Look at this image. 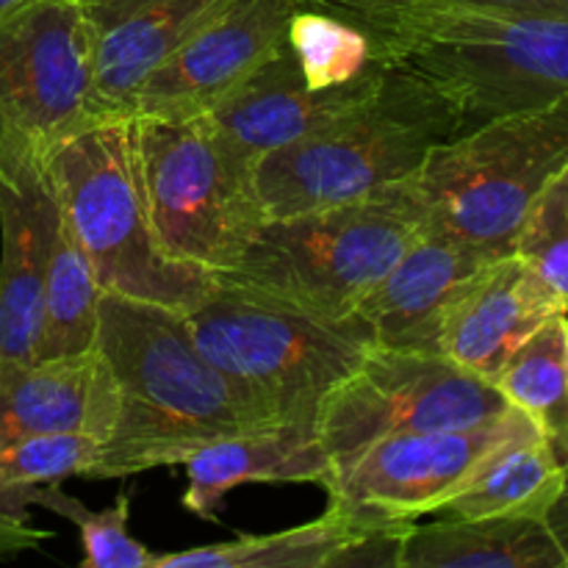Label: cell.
I'll return each mask as SVG.
<instances>
[{"instance_id": "d6a6232c", "label": "cell", "mask_w": 568, "mask_h": 568, "mask_svg": "<svg viewBox=\"0 0 568 568\" xmlns=\"http://www.w3.org/2000/svg\"><path fill=\"white\" fill-rule=\"evenodd\" d=\"M566 369H568V322H566Z\"/></svg>"}, {"instance_id": "8992f818", "label": "cell", "mask_w": 568, "mask_h": 568, "mask_svg": "<svg viewBox=\"0 0 568 568\" xmlns=\"http://www.w3.org/2000/svg\"><path fill=\"white\" fill-rule=\"evenodd\" d=\"M568 164V98L488 116L430 150L414 186L425 225L514 253L527 211Z\"/></svg>"}, {"instance_id": "7402d4cb", "label": "cell", "mask_w": 568, "mask_h": 568, "mask_svg": "<svg viewBox=\"0 0 568 568\" xmlns=\"http://www.w3.org/2000/svg\"><path fill=\"white\" fill-rule=\"evenodd\" d=\"M381 521L388 519L355 514L331 503V508L308 525L266 536H239L233 541L183 552L153 555V568H327V560L344 541Z\"/></svg>"}, {"instance_id": "5b68a950", "label": "cell", "mask_w": 568, "mask_h": 568, "mask_svg": "<svg viewBox=\"0 0 568 568\" xmlns=\"http://www.w3.org/2000/svg\"><path fill=\"white\" fill-rule=\"evenodd\" d=\"M186 320L211 364L281 425L316 422L322 399L375 347L355 316L325 320L225 281Z\"/></svg>"}, {"instance_id": "cb8c5ba5", "label": "cell", "mask_w": 568, "mask_h": 568, "mask_svg": "<svg viewBox=\"0 0 568 568\" xmlns=\"http://www.w3.org/2000/svg\"><path fill=\"white\" fill-rule=\"evenodd\" d=\"M566 322L555 316L538 327L508 358L494 386L514 408L525 410L552 442L560 460H568V369Z\"/></svg>"}, {"instance_id": "52a82bcc", "label": "cell", "mask_w": 568, "mask_h": 568, "mask_svg": "<svg viewBox=\"0 0 568 568\" xmlns=\"http://www.w3.org/2000/svg\"><path fill=\"white\" fill-rule=\"evenodd\" d=\"M369 33L383 59L436 83L464 128L568 98V17L433 14Z\"/></svg>"}, {"instance_id": "9a60e30c", "label": "cell", "mask_w": 568, "mask_h": 568, "mask_svg": "<svg viewBox=\"0 0 568 568\" xmlns=\"http://www.w3.org/2000/svg\"><path fill=\"white\" fill-rule=\"evenodd\" d=\"M564 314L519 255H503L469 277L444 311L438 353L494 383L538 327Z\"/></svg>"}, {"instance_id": "d6986e66", "label": "cell", "mask_w": 568, "mask_h": 568, "mask_svg": "<svg viewBox=\"0 0 568 568\" xmlns=\"http://www.w3.org/2000/svg\"><path fill=\"white\" fill-rule=\"evenodd\" d=\"M55 200L44 172L0 183V361H37Z\"/></svg>"}, {"instance_id": "4316f807", "label": "cell", "mask_w": 568, "mask_h": 568, "mask_svg": "<svg viewBox=\"0 0 568 568\" xmlns=\"http://www.w3.org/2000/svg\"><path fill=\"white\" fill-rule=\"evenodd\" d=\"M103 442L89 433H44L0 444V503L20 510V494L67 477H92Z\"/></svg>"}, {"instance_id": "44dd1931", "label": "cell", "mask_w": 568, "mask_h": 568, "mask_svg": "<svg viewBox=\"0 0 568 568\" xmlns=\"http://www.w3.org/2000/svg\"><path fill=\"white\" fill-rule=\"evenodd\" d=\"M399 568H566L544 519H460L438 516L410 525Z\"/></svg>"}, {"instance_id": "6da1fadb", "label": "cell", "mask_w": 568, "mask_h": 568, "mask_svg": "<svg viewBox=\"0 0 568 568\" xmlns=\"http://www.w3.org/2000/svg\"><path fill=\"white\" fill-rule=\"evenodd\" d=\"M94 347L120 397L98 480L183 464L205 444L281 425L211 364L183 311L103 292Z\"/></svg>"}, {"instance_id": "5bb4252c", "label": "cell", "mask_w": 568, "mask_h": 568, "mask_svg": "<svg viewBox=\"0 0 568 568\" xmlns=\"http://www.w3.org/2000/svg\"><path fill=\"white\" fill-rule=\"evenodd\" d=\"M386 67L349 87L316 92L283 42L247 81L239 83L211 114H205V120L231 148L258 164L264 155L311 136L361 103L377 87Z\"/></svg>"}, {"instance_id": "277c9868", "label": "cell", "mask_w": 568, "mask_h": 568, "mask_svg": "<svg viewBox=\"0 0 568 568\" xmlns=\"http://www.w3.org/2000/svg\"><path fill=\"white\" fill-rule=\"evenodd\" d=\"M425 225L414 178L349 203L270 216L216 281L347 320Z\"/></svg>"}, {"instance_id": "1f68e13d", "label": "cell", "mask_w": 568, "mask_h": 568, "mask_svg": "<svg viewBox=\"0 0 568 568\" xmlns=\"http://www.w3.org/2000/svg\"><path fill=\"white\" fill-rule=\"evenodd\" d=\"M22 3H28V0H0V17L3 14H9L11 9H17V6H22ZM78 3H87V0H78Z\"/></svg>"}, {"instance_id": "7a4b0ae2", "label": "cell", "mask_w": 568, "mask_h": 568, "mask_svg": "<svg viewBox=\"0 0 568 568\" xmlns=\"http://www.w3.org/2000/svg\"><path fill=\"white\" fill-rule=\"evenodd\" d=\"M460 131L464 120L453 100L425 75L392 61L361 103L255 164L266 220L410 181L430 150Z\"/></svg>"}, {"instance_id": "f1b7e54d", "label": "cell", "mask_w": 568, "mask_h": 568, "mask_svg": "<svg viewBox=\"0 0 568 568\" xmlns=\"http://www.w3.org/2000/svg\"><path fill=\"white\" fill-rule=\"evenodd\" d=\"M349 17L366 31L433 14H552L568 17V0H308Z\"/></svg>"}, {"instance_id": "7c38bea8", "label": "cell", "mask_w": 568, "mask_h": 568, "mask_svg": "<svg viewBox=\"0 0 568 568\" xmlns=\"http://www.w3.org/2000/svg\"><path fill=\"white\" fill-rule=\"evenodd\" d=\"M300 0H227L161 61L133 100V116H205L283 42Z\"/></svg>"}, {"instance_id": "603a6c76", "label": "cell", "mask_w": 568, "mask_h": 568, "mask_svg": "<svg viewBox=\"0 0 568 568\" xmlns=\"http://www.w3.org/2000/svg\"><path fill=\"white\" fill-rule=\"evenodd\" d=\"M55 200V197H53ZM100 288L92 261L83 253L70 222L55 203L53 227L48 244V272H44L42 331L37 342V361L72 358L92 353L98 338Z\"/></svg>"}, {"instance_id": "484cf974", "label": "cell", "mask_w": 568, "mask_h": 568, "mask_svg": "<svg viewBox=\"0 0 568 568\" xmlns=\"http://www.w3.org/2000/svg\"><path fill=\"white\" fill-rule=\"evenodd\" d=\"M26 503L39 505L75 525L83 544V568H153V552L128 532V519H131L128 494H120L111 508L89 510L81 499L67 494L61 483H48L22 491L20 505Z\"/></svg>"}, {"instance_id": "d4e9b609", "label": "cell", "mask_w": 568, "mask_h": 568, "mask_svg": "<svg viewBox=\"0 0 568 568\" xmlns=\"http://www.w3.org/2000/svg\"><path fill=\"white\" fill-rule=\"evenodd\" d=\"M286 44L316 92L349 87L388 64L364 26L308 0H300L288 20Z\"/></svg>"}, {"instance_id": "f546056e", "label": "cell", "mask_w": 568, "mask_h": 568, "mask_svg": "<svg viewBox=\"0 0 568 568\" xmlns=\"http://www.w3.org/2000/svg\"><path fill=\"white\" fill-rule=\"evenodd\" d=\"M410 525L414 521H381L366 527L333 552L327 568H399Z\"/></svg>"}, {"instance_id": "30bf717a", "label": "cell", "mask_w": 568, "mask_h": 568, "mask_svg": "<svg viewBox=\"0 0 568 568\" xmlns=\"http://www.w3.org/2000/svg\"><path fill=\"white\" fill-rule=\"evenodd\" d=\"M510 408L494 383L447 355L372 347L358 369L322 399L314 425L336 475L381 438L475 427Z\"/></svg>"}, {"instance_id": "4dcf8cb0", "label": "cell", "mask_w": 568, "mask_h": 568, "mask_svg": "<svg viewBox=\"0 0 568 568\" xmlns=\"http://www.w3.org/2000/svg\"><path fill=\"white\" fill-rule=\"evenodd\" d=\"M50 538H53V532L39 530V527H33L26 519V514L0 503V560L17 558L22 552H33L44 541H50Z\"/></svg>"}, {"instance_id": "3957f363", "label": "cell", "mask_w": 568, "mask_h": 568, "mask_svg": "<svg viewBox=\"0 0 568 568\" xmlns=\"http://www.w3.org/2000/svg\"><path fill=\"white\" fill-rule=\"evenodd\" d=\"M42 172L105 294L186 314L214 288V272L170 255L155 236L133 116L87 125Z\"/></svg>"}, {"instance_id": "4fadbf2b", "label": "cell", "mask_w": 568, "mask_h": 568, "mask_svg": "<svg viewBox=\"0 0 568 568\" xmlns=\"http://www.w3.org/2000/svg\"><path fill=\"white\" fill-rule=\"evenodd\" d=\"M494 258L503 255L422 225L397 264L361 300L353 316L364 322L375 347L438 353L444 311L460 286Z\"/></svg>"}, {"instance_id": "2e32d148", "label": "cell", "mask_w": 568, "mask_h": 568, "mask_svg": "<svg viewBox=\"0 0 568 568\" xmlns=\"http://www.w3.org/2000/svg\"><path fill=\"white\" fill-rule=\"evenodd\" d=\"M227 0H87L94 44V103L103 116H133L144 78L170 59Z\"/></svg>"}, {"instance_id": "e0dca14e", "label": "cell", "mask_w": 568, "mask_h": 568, "mask_svg": "<svg viewBox=\"0 0 568 568\" xmlns=\"http://www.w3.org/2000/svg\"><path fill=\"white\" fill-rule=\"evenodd\" d=\"M116 383L98 347L55 361H0V444L44 433H89L105 444L116 425Z\"/></svg>"}, {"instance_id": "ffe728a7", "label": "cell", "mask_w": 568, "mask_h": 568, "mask_svg": "<svg viewBox=\"0 0 568 568\" xmlns=\"http://www.w3.org/2000/svg\"><path fill=\"white\" fill-rule=\"evenodd\" d=\"M566 486V464L536 422L499 442L436 510L460 519H544Z\"/></svg>"}, {"instance_id": "9c48e42d", "label": "cell", "mask_w": 568, "mask_h": 568, "mask_svg": "<svg viewBox=\"0 0 568 568\" xmlns=\"http://www.w3.org/2000/svg\"><path fill=\"white\" fill-rule=\"evenodd\" d=\"M98 120L83 6L28 0L0 17V183L39 178L55 148Z\"/></svg>"}, {"instance_id": "83f0119b", "label": "cell", "mask_w": 568, "mask_h": 568, "mask_svg": "<svg viewBox=\"0 0 568 568\" xmlns=\"http://www.w3.org/2000/svg\"><path fill=\"white\" fill-rule=\"evenodd\" d=\"M514 255L525 261L536 281L568 314V164L527 211Z\"/></svg>"}, {"instance_id": "8fae6325", "label": "cell", "mask_w": 568, "mask_h": 568, "mask_svg": "<svg viewBox=\"0 0 568 568\" xmlns=\"http://www.w3.org/2000/svg\"><path fill=\"white\" fill-rule=\"evenodd\" d=\"M519 408L475 427L397 433L355 455L327 480L331 503L388 521H416L436 514L471 475L477 464L525 427Z\"/></svg>"}, {"instance_id": "ac0fdd59", "label": "cell", "mask_w": 568, "mask_h": 568, "mask_svg": "<svg viewBox=\"0 0 568 568\" xmlns=\"http://www.w3.org/2000/svg\"><path fill=\"white\" fill-rule=\"evenodd\" d=\"M181 466L186 469L183 508L209 521H216L222 499L239 486L316 483L325 488L333 475L314 422H283L220 438L189 455Z\"/></svg>"}, {"instance_id": "ba28073f", "label": "cell", "mask_w": 568, "mask_h": 568, "mask_svg": "<svg viewBox=\"0 0 568 568\" xmlns=\"http://www.w3.org/2000/svg\"><path fill=\"white\" fill-rule=\"evenodd\" d=\"M136 120L139 164L161 247L186 264L227 272L266 222L255 161L239 153L205 116Z\"/></svg>"}]
</instances>
